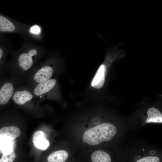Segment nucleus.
Instances as JSON below:
<instances>
[{
	"mask_svg": "<svg viewBox=\"0 0 162 162\" xmlns=\"http://www.w3.org/2000/svg\"><path fill=\"white\" fill-rule=\"evenodd\" d=\"M117 131L116 127L113 124L104 123L86 131L82 139L86 143L95 146L111 140L116 134Z\"/></svg>",
	"mask_w": 162,
	"mask_h": 162,
	"instance_id": "f257e3e1",
	"label": "nucleus"
},
{
	"mask_svg": "<svg viewBox=\"0 0 162 162\" xmlns=\"http://www.w3.org/2000/svg\"><path fill=\"white\" fill-rule=\"evenodd\" d=\"M32 142L34 147L39 149L45 150L49 147V141L46 139L43 132L38 131L34 134Z\"/></svg>",
	"mask_w": 162,
	"mask_h": 162,
	"instance_id": "f03ea898",
	"label": "nucleus"
},
{
	"mask_svg": "<svg viewBox=\"0 0 162 162\" xmlns=\"http://www.w3.org/2000/svg\"><path fill=\"white\" fill-rule=\"evenodd\" d=\"M14 88L12 84L7 82L3 85L0 90V104L8 103L13 95Z\"/></svg>",
	"mask_w": 162,
	"mask_h": 162,
	"instance_id": "7ed1b4c3",
	"label": "nucleus"
},
{
	"mask_svg": "<svg viewBox=\"0 0 162 162\" xmlns=\"http://www.w3.org/2000/svg\"><path fill=\"white\" fill-rule=\"evenodd\" d=\"M56 80L51 79L39 83L34 90V93L37 96H39L50 91L55 86Z\"/></svg>",
	"mask_w": 162,
	"mask_h": 162,
	"instance_id": "20e7f679",
	"label": "nucleus"
},
{
	"mask_svg": "<svg viewBox=\"0 0 162 162\" xmlns=\"http://www.w3.org/2000/svg\"><path fill=\"white\" fill-rule=\"evenodd\" d=\"M53 73L52 68L49 66H44L38 70L34 76L36 82L40 83L50 79Z\"/></svg>",
	"mask_w": 162,
	"mask_h": 162,
	"instance_id": "39448f33",
	"label": "nucleus"
},
{
	"mask_svg": "<svg viewBox=\"0 0 162 162\" xmlns=\"http://www.w3.org/2000/svg\"><path fill=\"white\" fill-rule=\"evenodd\" d=\"M20 134V129L15 126L3 127L0 129V138H6L13 140Z\"/></svg>",
	"mask_w": 162,
	"mask_h": 162,
	"instance_id": "423d86ee",
	"label": "nucleus"
},
{
	"mask_svg": "<svg viewBox=\"0 0 162 162\" xmlns=\"http://www.w3.org/2000/svg\"><path fill=\"white\" fill-rule=\"evenodd\" d=\"M105 65L104 64H101L92 82V87L98 89L102 87L105 82Z\"/></svg>",
	"mask_w": 162,
	"mask_h": 162,
	"instance_id": "0eeeda50",
	"label": "nucleus"
},
{
	"mask_svg": "<svg viewBox=\"0 0 162 162\" xmlns=\"http://www.w3.org/2000/svg\"><path fill=\"white\" fill-rule=\"evenodd\" d=\"M33 98V95L30 92L24 90L17 91L14 93L13 99L16 104L22 105L30 101Z\"/></svg>",
	"mask_w": 162,
	"mask_h": 162,
	"instance_id": "6e6552de",
	"label": "nucleus"
},
{
	"mask_svg": "<svg viewBox=\"0 0 162 162\" xmlns=\"http://www.w3.org/2000/svg\"><path fill=\"white\" fill-rule=\"evenodd\" d=\"M147 118L146 123H162V114L155 107L149 108L147 111Z\"/></svg>",
	"mask_w": 162,
	"mask_h": 162,
	"instance_id": "1a4fd4ad",
	"label": "nucleus"
},
{
	"mask_svg": "<svg viewBox=\"0 0 162 162\" xmlns=\"http://www.w3.org/2000/svg\"><path fill=\"white\" fill-rule=\"evenodd\" d=\"M68 152L64 150L55 151L50 154L48 157V162H64L68 158Z\"/></svg>",
	"mask_w": 162,
	"mask_h": 162,
	"instance_id": "9d476101",
	"label": "nucleus"
},
{
	"mask_svg": "<svg viewBox=\"0 0 162 162\" xmlns=\"http://www.w3.org/2000/svg\"><path fill=\"white\" fill-rule=\"evenodd\" d=\"M32 56L28 53H24L20 55L18 58L19 66L25 71L29 69L33 64Z\"/></svg>",
	"mask_w": 162,
	"mask_h": 162,
	"instance_id": "9b49d317",
	"label": "nucleus"
},
{
	"mask_svg": "<svg viewBox=\"0 0 162 162\" xmlns=\"http://www.w3.org/2000/svg\"><path fill=\"white\" fill-rule=\"evenodd\" d=\"M91 159L92 162H111L110 156L105 152L101 150L94 152L92 154Z\"/></svg>",
	"mask_w": 162,
	"mask_h": 162,
	"instance_id": "f8f14e48",
	"label": "nucleus"
},
{
	"mask_svg": "<svg viewBox=\"0 0 162 162\" xmlns=\"http://www.w3.org/2000/svg\"><path fill=\"white\" fill-rule=\"evenodd\" d=\"M15 29L13 24L4 17L0 16V31L1 32H12Z\"/></svg>",
	"mask_w": 162,
	"mask_h": 162,
	"instance_id": "ddd939ff",
	"label": "nucleus"
},
{
	"mask_svg": "<svg viewBox=\"0 0 162 162\" xmlns=\"http://www.w3.org/2000/svg\"><path fill=\"white\" fill-rule=\"evenodd\" d=\"M0 138V151L2 154H8L13 150V140L6 138Z\"/></svg>",
	"mask_w": 162,
	"mask_h": 162,
	"instance_id": "4468645a",
	"label": "nucleus"
},
{
	"mask_svg": "<svg viewBox=\"0 0 162 162\" xmlns=\"http://www.w3.org/2000/svg\"><path fill=\"white\" fill-rule=\"evenodd\" d=\"M16 157L14 150L10 153L2 154L0 159V162H13Z\"/></svg>",
	"mask_w": 162,
	"mask_h": 162,
	"instance_id": "2eb2a0df",
	"label": "nucleus"
},
{
	"mask_svg": "<svg viewBox=\"0 0 162 162\" xmlns=\"http://www.w3.org/2000/svg\"><path fill=\"white\" fill-rule=\"evenodd\" d=\"M159 158L157 156H147L142 158L136 162H160Z\"/></svg>",
	"mask_w": 162,
	"mask_h": 162,
	"instance_id": "dca6fc26",
	"label": "nucleus"
},
{
	"mask_svg": "<svg viewBox=\"0 0 162 162\" xmlns=\"http://www.w3.org/2000/svg\"><path fill=\"white\" fill-rule=\"evenodd\" d=\"M30 31L32 33H33L38 34L40 32V29L38 26H35L31 28Z\"/></svg>",
	"mask_w": 162,
	"mask_h": 162,
	"instance_id": "f3484780",
	"label": "nucleus"
},
{
	"mask_svg": "<svg viewBox=\"0 0 162 162\" xmlns=\"http://www.w3.org/2000/svg\"><path fill=\"white\" fill-rule=\"evenodd\" d=\"M37 51L35 49H32L28 52V53L32 56L35 55L37 54Z\"/></svg>",
	"mask_w": 162,
	"mask_h": 162,
	"instance_id": "a211bd4d",
	"label": "nucleus"
},
{
	"mask_svg": "<svg viewBox=\"0 0 162 162\" xmlns=\"http://www.w3.org/2000/svg\"><path fill=\"white\" fill-rule=\"evenodd\" d=\"M3 54V51L1 48H0V59H1Z\"/></svg>",
	"mask_w": 162,
	"mask_h": 162,
	"instance_id": "6ab92c4d",
	"label": "nucleus"
}]
</instances>
